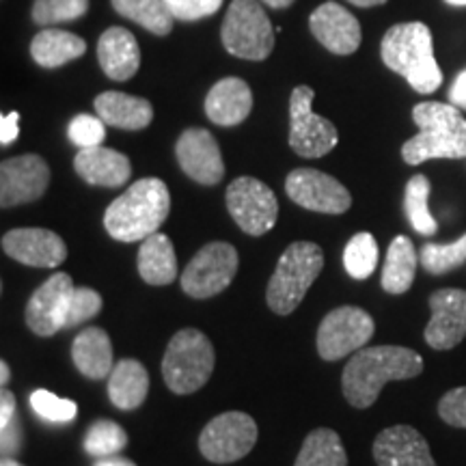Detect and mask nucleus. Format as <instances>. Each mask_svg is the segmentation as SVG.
Returning <instances> with one entry per match:
<instances>
[{
    "label": "nucleus",
    "mask_w": 466,
    "mask_h": 466,
    "mask_svg": "<svg viewBox=\"0 0 466 466\" xmlns=\"http://www.w3.org/2000/svg\"><path fill=\"white\" fill-rule=\"evenodd\" d=\"M423 371V359L404 346L360 348L348 360L341 389L354 408L376 404L382 387L391 380H408Z\"/></svg>",
    "instance_id": "1"
},
{
    "label": "nucleus",
    "mask_w": 466,
    "mask_h": 466,
    "mask_svg": "<svg viewBox=\"0 0 466 466\" xmlns=\"http://www.w3.org/2000/svg\"><path fill=\"white\" fill-rule=\"evenodd\" d=\"M168 212L171 195L167 184L158 177H143L110 203L104 214V227L116 242H143L158 233Z\"/></svg>",
    "instance_id": "2"
},
{
    "label": "nucleus",
    "mask_w": 466,
    "mask_h": 466,
    "mask_svg": "<svg viewBox=\"0 0 466 466\" xmlns=\"http://www.w3.org/2000/svg\"><path fill=\"white\" fill-rule=\"evenodd\" d=\"M412 121L419 126V134L401 145L406 165L466 158V119L458 106L442 102L417 104L412 108Z\"/></svg>",
    "instance_id": "3"
},
{
    "label": "nucleus",
    "mask_w": 466,
    "mask_h": 466,
    "mask_svg": "<svg viewBox=\"0 0 466 466\" xmlns=\"http://www.w3.org/2000/svg\"><path fill=\"white\" fill-rule=\"evenodd\" d=\"M380 55L384 66L400 74L417 93L430 96L442 85L432 31L423 22H404L389 28L382 37Z\"/></svg>",
    "instance_id": "4"
},
{
    "label": "nucleus",
    "mask_w": 466,
    "mask_h": 466,
    "mask_svg": "<svg viewBox=\"0 0 466 466\" xmlns=\"http://www.w3.org/2000/svg\"><path fill=\"white\" fill-rule=\"evenodd\" d=\"M324 268V253L316 242H291L272 272L266 289L268 307L277 316H289L307 296Z\"/></svg>",
    "instance_id": "5"
},
{
    "label": "nucleus",
    "mask_w": 466,
    "mask_h": 466,
    "mask_svg": "<svg viewBox=\"0 0 466 466\" xmlns=\"http://www.w3.org/2000/svg\"><path fill=\"white\" fill-rule=\"evenodd\" d=\"M214 346L201 330L182 329L168 341L162 359L167 387L177 395H190L208 384L214 371Z\"/></svg>",
    "instance_id": "6"
},
{
    "label": "nucleus",
    "mask_w": 466,
    "mask_h": 466,
    "mask_svg": "<svg viewBox=\"0 0 466 466\" xmlns=\"http://www.w3.org/2000/svg\"><path fill=\"white\" fill-rule=\"evenodd\" d=\"M225 50L247 61H264L275 48V28L259 0H233L220 28Z\"/></svg>",
    "instance_id": "7"
},
{
    "label": "nucleus",
    "mask_w": 466,
    "mask_h": 466,
    "mask_svg": "<svg viewBox=\"0 0 466 466\" xmlns=\"http://www.w3.org/2000/svg\"><path fill=\"white\" fill-rule=\"evenodd\" d=\"M316 91L300 85L289 97V147L302 158H322L339 143V132L322 115L313 113Z\"/></svg>",
    "instance_id": "8"
},
{
    "label": "nucleus",
    "mask_w": 466,
    "mask_h": 466,
    "mask_svg": "<svg viewBox=\"0 0 466 466\" xmlns=\"http://www.w3.org/2000/svg\"><path fill=\"white\" fill-rule=\"evenodd\" d=\"M258 423L247 412L231 410L214 417L199 436V451L214 464H231L247 458L258 442Z\"/></svg>",
    "instance_id": "9"
},
{
    "label": "nucleus",
    "mask_w": 466,
    "mask_h": 466,
    "mask_svg": "<svg viewBox=\"0 0 466 466\" xmlns=\"http://www.w3.org/2000/svg\"><path fill=\"white\" fill-rule=\"evenodd\" d=\"M238 250L229 242H209L182 272V289L190 299H212L229 288L238 272Z\"/></svg>",
    "instance_id": "10"
},
{
    "label": "nucleus",
    "mask_w": 466,
    "mask_h": 466,
    "mask_svg": "<svg viewBox=\"0 0 466 466\" xmlns=\"http://www.w3.org/2000/svg\"><path fill=\"white\" fill-rule=\"evenodd\" d=\"M376 333V322L365 309L343 305L322 319L318 329V352L324 360H339L365 348Z\"/></svg>",
    "instance_id": "11"
},
{
    "label": "nucleus",
    "mask_w": 466,
    "mask_h": 466,
    "mask_svg": "<svg viewBox=\"0 0 466 466\" xmlns=\"http://www.w3.org/2000/svg\"><path fill=\"white\" fill-rule=\"evenodd\" d=\"M227 209L238 227L248 236H264L277 225L279 201L275 192L259 179L244 177L233 179L227 188Z\"/></svg>",
    "instance_id": "12"
},
{
    "label": "nucleus",
    "mask_w": 466,
    "mask_h": 466,
    "mask_svg": "<svg viewBox=\"0 0 466 466\" xmlns=\"http://www.w3.org/2000/svg\"><path fill=\"white\" fill-rule=\"evenodd\" d=\"M285 192L300 208L319 214H343L352 206L346 186L318 168H294L285 179Z\"/></svg>",
    "instance_id": "13"
},
{
    "label": "nucleus",
    "mask_w": 466,
    "mask_h": 466,
    "mask_svg": "<svg viewBox=\"0 0 466 466\" xmlns=\"http://www.w3.org/2000/svg\"><path fill=\"white\" fill-rule=\"evenodd\" d=\"M50 184V167L37 154L14 156L0 165V206L5 209L42 199Z\"/></svg>",
    "instance_id": "14"
},
{
    "label": "nucleus",
    "mask_w": 466,
    "mask_h": 466,
    "mask_svg": "<svg viewBox=\"0 0 466 466\" xmlns=\"http://www.w3.org/2000/svg\"><path fill=\"white\" fill-rule=\"evenodd\" d=\"M432 318L425 326V343L432 350H451L466 337V289L442 288L430 296Z\"/></svg>",
    "instance_id": "15"
},
{
    "label": "nucleus",
    "mask_w": 466,
    "mask_h": 466,
    "mask_svg": "<svg viewBox=\"0 0 466 466\" xmlns=\"http://www.w3.org/2000/svg\"><path fill=\"white\" fill-rule=\"evenodd\" d=\"M175 156L182 171L197 184L217 186L225 177V162L217 138L203 127H188L182 132L175 145Z\"/></svg>",
    "instance_id": "16"
},
{
    "label": "nucleus",
    "mask_w": 466,
    "mask_h": 466,
    "mask_svg": "<svg viewBox=\"0 0 466 466\" xmlns=\"http://www.w3.org/2000/svg\"><path fill=\"white\" fill-rule=\"evenodd\" d=\"M74 281L67 272H56L33 291L26 305V326L39 337H52L66 326L67 300L74 291Z\"/></svg>",
    "instance_id": "17"
},
{
    "label": "nucleus",
    "mask_w": 466,
    "mask_h": 466,
    "mask_svg": "<svg viewBox=\"0 0 466 466\" xmlns=\"http://www.w3.org/2000/svg\"><path fill=\"white\" fill-rule=\"evenodd\" d=\"M3 250L11 259L33 268H56L67 259L61 236L42 227H22L3 236Z\"/></svg>",
    "instance_id": "18"
},
{
    "label": "nucleus",
    "mask_w": 466,
    "mask_h": 466,
    "mask_svg": "<svg viewBox=\"0 0 466 466\" xmlns=\"http://www.w3.org/2000/svg\"><path fill=\"white\" fill-rule=\"evenodd\" d=\"M313 37L333 55H352L360 46V25L346 7L337 3H324L309 17Z\"/></svg>",
    "instance_id": "19"
},
{
    "label": "nucleus",
    "mask_w": 466,
    "mask_h": 466,
    "mask_svg": "<svg viewBox=\"0 0 466 466\" xmlns=\"http://www.w3.org/2000/svg\"><path fill=\"white\" fill-rule=\"evenodd\" d=\"M378 466H436L428 441L412 425H393L374 441Z\"/></svg>",
    "instance_id": "20"
},
{
    "label": "nucleus",
    "mask_w": 466,
    "mask_h": 466,
    "mask_svg": "<svg viewBox=\"0 0 466 466\" xmlns=\"http://www.w3.org/2000/svg\"><path fill=\"white\" fill-rule=\"evenodd\" d=\"M74 168L86 184L102 188H119L132 175V165L121 151L102 147L80 149L74 158Z\"/></svg>",
    "instance_id": "21"
},
{
    "label": "nucleus",
    "mask_w": 466,
    "mask_h": 466,
    "mask_svg": "<svg viewBox=\"0 0 466 466\" xmlns=\"http://www.w3.org/2000/svg\"><path fill=\"white\" fill-rule=\"evenodd\" d=\"M97 61L104 74L116 83H126L141 67V48L137 37L121 26H113L97 42Z\"/></svg>",
    "instance_id": "22"
},
{
    "label": "nucleus",
    "mask_w": 466,
    "mask_h": 466,
    "mask_svg": "<svg viewBox=\"0 0 466 466\" xmlns=\"http://www.w3.org/2000/svg\"><path fill=\"white\" fill-rule=\"evenodd\" d=\"M253 110V91L242 78H223L206 97V115L217 126H240Z\"/></svg>",
    "instance_id": "23"
},
{
    "label": "nucleus",
    "mask_w": 466,
    "mask_h": 466,
    "mask_svg": "<svg viewBox=\"0 0 466 466\" xmlns=\"http://www.w3.org/2000/svg\"><path fill=\"white\" fill-rule=\"evenodd\" d=\"M93 106L104 124L119 130H143L154 119V108L145 97L127 96L121 91L100 93Z\"/></svg>",
    "instance_id": "24"
},
{
    "label": "nucleus",
    "mask_w": 466,
    "mask_h": 466,
    "mask_svg": "<svg viewBox=\"0 0 466 466\" xmlns=\"http://www.w3.org/2000/svg\"><path fill=\"white\" fill-rule=\"evenodd\" d=\"M72 359L78 371L89 380H104L113 371V343L100 326L80 330L72 346Z\"/></svg>",
    "instance_id": "25"
},
{
    "label": "nucleus",
    "mask_w": 466,
    "mask_h": 466,
    "mask_svg": "<svg viewBox=\"0 0 466 466\" xmlns=\"http://www.w3.org/2000/svg\"><path fill=\"white\" fill-rule=\"evenodd\" d=\"M149 374L141 360L121 359L108 376V398L119 410H134L147 398Z\"/></svg>",
    "instance_id": "26"
},
{
    "label": "nucleus",
    "mask_w": 466,
    "mask_h": 466,
    "mask_svg": "<svg viewBox=\"0 0 466 466\" xmlns=\"http://www.w3.org/2000/svg\"><path fill=\"white\" fill-rule=\"evenodd\" d=\"M138 275L149 285H171L177 279V258L171 238L165 233H154L145 238L138 248Z\"/></svg>",
    "instance_id": "27"
},
{
    "label": "nucleus",
    "mask_w": 466,
    "mask_h": 466,
    "mask_svg": "<svg viewBox=\"0 0 466 466\" xmlns=\"http://www.w3.org/2000/svg\"><path fill=\"white\" fill-rule=\"evenodd\" d=\"M86 52V42L78 35L58 28H44L31 42V56L37 66L46 69H55L76 61Z\"/></svg>",
    "instance_id": "28"
},
{
    "label": "nucleus",
    "mask_w": 466,
    "mask_h": 466,
    "mask_svg": "<svg viewBox=\"0 0 466 466\" xmlns=\"http://www.w3.org/2000/svg\"><path fill=\"white\" fill-rule=\"evenodd\" d=\"M419 264L421 261H419L417 248L410 238H393V242L389 244L387 261H384L382 268V289L393 296L406 294L412 288V281H415Z\"/></svg>",
    "instance_id": "29"
},
{
    "label": "nucleus",
    "mask_w": 466,
    "mask_h": 466,
    "mask_svg": "<svg viewBox=\"0 0 466 466\" xmlns=\"http://www.w3.org/2000/svg\"><path fill=\"white\" fill-rule=\"evenodd\" d=\"M294 466H348V453L339 434L329 428L309 432Z\"/></svg>",
    "instance_id": "30"
},
{
    "label": "nucleus",
    "mask_w": 466,
    "mask_h": 466,
    "mask_svg": "<svg viewBox=\"0 0 466 466\" xmlns=\"http://www.w3.org/2000/svg\"><path fill=\"white\" fill-rule=\"evenodd\" d=\"M113 7L119 15L137 22L154 35H168L173 31L175 17L165 0H113Z\"/></svg>",
    "instance_id": "31"
},
{
    "label": "nucleus",
    "mask_w": 466,
    "mask_h": 466,
    "mask_svg": "<svg viewBox=\"0 0 466 466\" xmlns=\"http://www.w3.org/2000/svg\"><path fill=\"white\" fill-rule=\"evenodd\" d=\"M430 199V179L425 175H412L406 184V195H404V208L406 217L410 220L412 229L419 236H434L439 231V223L432 217L428 206Z\"/></svg>",
    "instance_id": "32"
},
{
    "label": "nucleus",
    "mask_w": 466,
    "mask_h": 466,
    "mask_svg": "<svg viewBox=\"0 0 466 466\" xmlns=\"http://www.w3.org/2000/svg\"><path fill=\"white\" fill-rule=\"evenodd\" d=\"M127 447V434L119 423L110 419H97L96 423L86 430L83 439V450L93 458L119 456Z\"/></svg>",
    "instance_id": "33"
},
{
    "label": "nucleus",
    "mask_w": 466,
    "mask_h": 466,
    "mask_svg": "<svg viewBox=\"0 0 466 466\" xmlns=\"http://www.w3.org/2000/svg\"><path fill=\"white\" fill-rule=\"evenodd\" d=\"M419 261L430 275H447V272L456 270L466 264V233L447 244H423L419 250Z\"/></svg>",
    "instance_id": "34"
},
{
    "label": "nucleus",
    "mask_w": 466,
    "mask_h": 466,
    "mask_svg": "<svg viewBox=\"0 0 466 466\" xmlns=\"http://www.w3.org/2000/svg\"><path fill=\"white\" fill-rule=\"evenodd\" d=\"M343 266L346 272L357 281H365L374 275L378 266V242L371 233L360 231L352 240L348 242V247L343 248Z\"/></svg>",
    "instance_id": "35"
},
{
    "label": "nucleus",
    "mask_w": 466,
    "mask_h": 466,
    "mask_svg": "<svg viewBox=\"0 0 466 466\" xmlns=\"http://www.w3.org/2000/svg\"><path fill=\"white\" fill-rule=\"evenodd\" d=\"M22 442H25V428L17 417L15 395L5 387L0 393V450H3V458L17 456L22 450Z\"/></svg>",
    "instance_id": "36"
},
{
    "label": "nucleus",
    "mask_w": 466,
    "mask_h": 466,
    "mask_svg": "<svg viewBox=\"0 0 466 466\" xmlns=\"http://www.w3.org/2000/svg\"><path fill=\"white\" fill-rule=\"evenodd\" d=\"M86 11H89V0H35L31 15L39 26H52L78 20Z\"/></svg>",
    "instance_id": "37"
},
{
    "label": "nucleus",
    "mask_w": 466,
    "mask_h": 466,
    "mask_svg": "<svg viewBox=\"0 0 466 466\" xmlns=\"http://www.w3.org/2000/svg\"><path fill=\"white\" fill-rule=\"evenodd\" d=\"M28 404H31L35 415L50 423H72L76 415H78L76 401L58 398V395L46 391V389L33 391L31 398H28Z\"/></svg>",
    "instance_id": "38"
},
{
    "label": "nucleus",
    "mask_w": 466,
    "mask_h": 466,
    "mask_svg": "<svg viewBox=\"0 0 466 466\" xmlns=\"http://www.w3.org/2000/svg\"><path fill=\"white\" fill-rule=\"evenodd\" d=\"M102 311V296L91 288H74L72 296L67 300L66 309V329H74V326L86 322V319L96 318Z\"/></svg>",
    "instance_id": "39"
},
{
    "label": "nucleus",
    "mask_w": 466,
    "mask_h": 466,
    "mask_svg": "<svg viewBox=\"0 0 466 466\" xmlns=\"http://www.w3.org/2000/svg\"><path fill=\"white\" fill-rule=\"evenodd\" d=\"M67 137L78 149L97 147L106 138V124H104L100 116L78 115L69 121Z\"/></svg>",
    "instance_id": "40"
},
{
    "label": "nucleus",
    "mask_w": 466,
    "mask_h": 466,
    "mask_svg": "<svg viewBox=\"0 0 466 466\" xmlns=\"http://www.w3.org/2000/svg\"><path fill=\"white\" fill-rule=\"evenodd\" d=\"M175 20L195 22L217 14L223 0H165Z\"/></svg>",
    "instance_id": "41"
},
{
    "label": "nucleus",
    "mask_w": 466,
    "mask_h": 466,
    "mask_svg": "<svg viewBox=\"0 0 466 466\" xmlns=\"http://www.w3.org/2000/svg\"><path fill=\"white\" fill-rule=\"evenodd\" d=\"M439 415L451 428L466 430V387L451 389L439 401Z\"/></svg>",
    "instance_id": "42"
},
{
    "label": "nucleus",
    "mask_w": 466,
    "mask_h": 466,
    "mask_svg": "<svg viewBox=\"0 0 466 466\" xmlns=\"http://www.w3.org/2000/svg\"><path fill=\"white\" fill-rule=\"evenodd\" d=\"M17 134H20V113H9V115H3L0 116V143L7 147L17 138Z\"/></svg>",
    "instance_id": "43"
},
{
    "label": "nucleus",
    "mask_w": 466,
    "mask_h": 466,
    "mask_svg": "<svg viewBox=\"0 0 466 466\" xmlns=\"http://www.w3.org/2000/svg\"><path fill=\"white\" fill-rule=\"evenodd\" d=\"M450 102L460 110H466V69H462L453 80L450 89Z\"/></svg>",
    "instance_id": "44"
},
{
    "label": "nucleus",
    "mask_w": 466,
    "mask_h": 466,
    "mask_svg": "<svg viewBox=\"0 0 466 466\" xmlns=\"http://www.w3.org/2000/svg\"><path fill=\"white\" fill-rule=\"evenodd\" d=\"M93 466H137L132 460L121 456H108V458H96Z\"/></svg>",
    "instance_id": "45"
},
{
    "label": "nucleus",
    "mask_w": 466,
    "mask_h": 466,
    "mask_svg": "<svg viewBox=\"0 0 466 466\" xmlns=\"http://www.w3.org/2000/svg\"><path fill=\"white\" fill-rule=\"evenodd\" d=\"M9 378H11V370H9V365L3 360V363H0V384H3V389L9 384Z\"/></svg>",
    "instance_id": "46"
},
{
    "label": "nucleus",
    "mask_w": 466,
    "mask_h": 466,
    "mask_svg": "<svg viewBox=\"0 0 466 466\" xmlns=\"http://www.w3.org/2000/svg\"><path fill=\"white\" fill-rule=\"evenodd\" d=\"M348 3L357 5V7H378V5H384L387 0H348Z\"/></svg>",
    "instance_id": "47"
},
{
    "label": "nucleus",
    "mask_w": 466,
    "mask_h": 466,
    "mask_svg": "<svg viewBox=\"0 0 466 466\" xmlns=\"http://www.w3.org/2000/svg\"><path fill=\"white\" fill-rule=\"evenodd\" d=\"M264 3L272 9H285L289 7V5H294V0H264Z\"/></svg>",
    "instance_id": "48"
},
{
    "label": "nucleus",
    "mask_w": 466,
    "mask_h": 466,
    "mask_svg": "<svg viewBox=\"0 0 466 466\" xmlns=\"http://www.w3.org/2000/svg\"><path fill=\"white\" fill-rule=\"evenodd\" d=\"M0 466H25V464H20L14 458H3V462H0Z\"/></svg>",
    "instance_id": "49"
},
{
    "label": "nucleus",
    "mask_w": 466,
    "mask_h": 466,
    "mask_svg": "<svg viewBox=\"0 0 466 466\" xmlns=\"http://www.w3.org/2000/svg\"><path fill=\"white\" fill-rule=\"evenodd\" d=\"M445 3L451 7H466V0H445Z\"/></svg>",
    "instance_id": "50"
}]
</instances>
